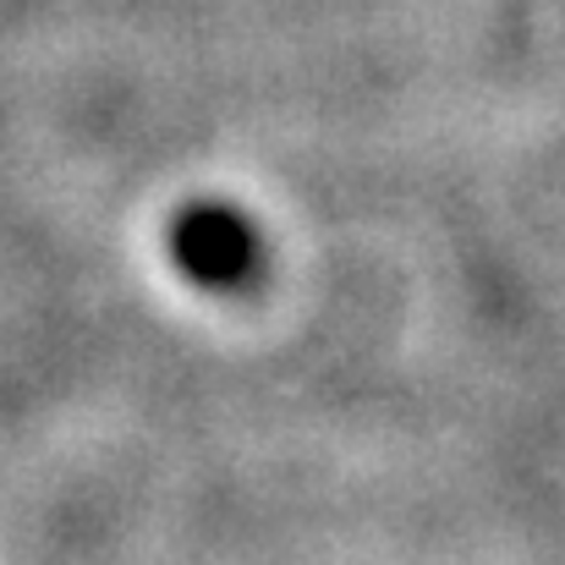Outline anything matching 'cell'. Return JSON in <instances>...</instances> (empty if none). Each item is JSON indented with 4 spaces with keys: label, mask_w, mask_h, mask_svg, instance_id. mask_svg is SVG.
Returning a JSON list of instances; mask_svg holds the SVG:
<instances>
[{
    "label": "cell",
    "mask_w": 565,
    "mask_h": 565,
    "mask_svg": "<svg viewBox=\"0 0 565 565\" xmlns=\"http://www.w3.org/2000/svg\"><path fill=\"white\" fill-rule=\"evenodd\" d=\"M177 264L198 286H236L258 264V236L220 203H198L177 225Z\"/></svg>",
    "instance_id": "6da1fadb"
}]
</instances>
